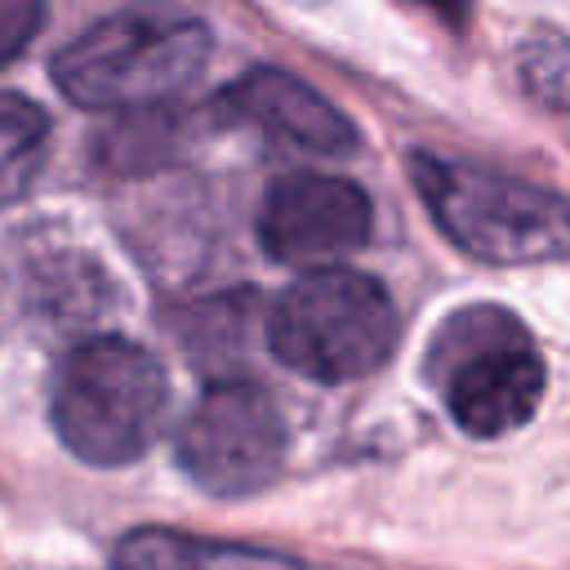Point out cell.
<instances>
[{
  "label": "cell",
  "mask_w": 570,
  "mask_h": 570,
  "mask_svg": "<svg viewBox=\"0 0 570 570\" xmlns=\"http://www.w3.org/2000/svg\"><path fill=\"white\" fill-rule=\"evenodd\" d=\"M169 379L160 361L120 334L80 338L53 370L49 423L89 468H125L151 450L165 428Z\"/></svg>",
  "instance_id": "6da1fadb"
},
{
  "label": "cell",
  "mask_w": 570,
  "mask_h": 570,
  "mask_svg": "<svg viewBox=\"0 0 570 570\" xmlns=\"http://www.w3.org/2000/svg\"><path fill=\"white\" fill-rule=\"evenodd\" d=\"M209 49L214 36L196 18L111 13L67 40L49 76L85 111H147L191 89Z\"/></svg>",
  "instance_id": "7a4b0ae2"
},
{
  "label": "cell",
  "mask_w": 570,
  "mask_h": 570,
  "mask_svg": "<svg viewBox=\"0 0 570 570\" xmlns=\"http://www.w3.org/2000/svg\"><path fill=\"white\" fill-rule=\"evenodd\" d=\"M410 178L436 227L472 258L499 267L570 258V200L561 191L432 151L410 156Z\"/></svg>",
  "instance_id": "3957f363"
},
{
  "label": "cell",
  "mask_w": 570,
  "mask_h": 570,
  "mask_svg": "<svg viewBox=\"0 0 570 570\" xmlns=\"http://www.w3.org/2000/svg\"><path fill=\"white\" fill-rule=\"evenodd\" d=\"M396 307L387 289L352 267L303 272L267 312V347L312 383H352L374 374L396 347Z\"/></svg>",
  "instance_id": "277c9868"
},
{
  "label": "cell",
  "mask_w": 570,
  "mask_h": 570,
  "mask_svg": "<svg viewBox=\"0 0 570 570\" xmlns=\"http://www.w3.org/2000/svg\"><path fill=\"white\" fill-rule=\"evenodd\" d=\"M428 374L436 379L450 419L481 441L530 423L543 396V356L517 316L499 307L450 316L428 352Z\"/></svg>",
  "instance_id": "5b68a950"
},
{
  "label": "cell",
  "mask_w": 570,
  "mask_h": 570,
  "mask_svg": "<svg viewBox=\"0 0 570 570\" xmlns=\"http://www.w3.org/2000/svg\"><path fill=\"white\" fill-rule=\"evenodd\" d=\"M285 419L249 379H214L178 423V468L214 499H245L285 463Z\"/></svg>",
  "instance_id": "8992f818"
},
{
  "label": "cell",
  "mask_w": 570,
  "mask_h": 570,
  "mask_svg": "<svg viewBox=\"0 0 570 570\" xmlns=\"http://www.w3.org/2000/svg\"><path fill=\"white\" fill-rule=\"evenodd\" d=\"M374 232L370 196L334 174H285L258 209V245L289 267H330Z\"/></svg>",
  "instance_id": "52a82bcc"
},
{
  "label": "cell",
  "mask_w": 570,
  "mask_h": 570,
  "mask_svg": "<svg viewBox=\"0 0 570 570\" xmlns=\"http://www.w3.org/2000/svg\"><path fill=\"white\" fill-rule=\"evenodd\" d=\"M214 116L223 125H254L258 134L312 156L356 151V125L330 98H321L312 85L281 67H254L232 80L214 98Z\"/></svg>",
  "instance_id": "ba28073f"
},
{
  "label": "cell",
  "mask_w": 570,
  "mask_h": 570,
  "mask_svg": "<svg viewBox=\"0 0 570 570\" xmlns=\"http://www.w3.org/2000/svg\"><path fill=\"white\" fill-rule=\"evenodd\" d=\"M111 566L116 570H307L289 552L183 534V530H160V525L129 530L116 543Z\"/></svg>",
  "instance_id": "9c48e42d"
},
{
  "label": "cell",
  "mask_w": 570,
  "mask_h": 570,
  "mask_svg": "<svg viewBox=\"0 0 570 570\" xmlns=\"http://www.w3.org/2000/svg\"><path fill=\"white\" fill-rule=\"evenodd\" d=\"M49 151V116L40 102L0 89V209L22 200Z\"/></svg>",
  "instance_id": "30bf717a"
},
{
  "label": "cell",
  "mask_w": 570,
  "mask_h": 570,
  "mask_svg": "<svg viewBox=\"0 0 570 570\" xmlns=\"http://www.w3.org/2000/svg\"><path fill=\"white\" fill-rule=\"evenodd\" d=\"M254 307H258L254 294H223V298L200 303L187 316V325H183V338H187L191 361H200V365H227V361H236V352L245 347V334L254 325Z\"/></svg>",
  "instance_id": "8fae6325"
},
{
  "label": "cell",
  "mask_w": 570,
  "mask_h": 570,
  "mask_svg": "<svg viewBox=\"0 0 570 570\" xmlns=\"http://www.w3.org/2000/svg\"><path fill=\"white\" fill-rule=\"evenodd\" d=\"M49 0H0V67L18 62L40 36Z\"/></svg>",
  "instance_id": "7c38bea8"
},
{
  "label": "cell",
  "mask_w": 570,
  "mask_h": 570,
  "mask_svg": "<svg viewBox=\"0 0 570 570\" xmlns=\"http://www.w3.org/2000/svg\"><path fill=\"white\" fill-rule=\"evenodd\" d=\"M419 4H428V9L441 13L445 22H463V18H468V0H419Z\"/></svg>",
  "instance_id": "4fadbf2b"
}]
</instances>
